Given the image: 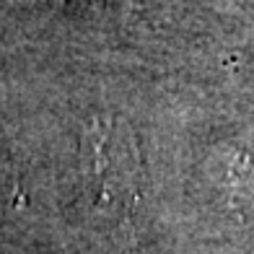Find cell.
I'll use <instances>...</instances> for the list:
<instances>
[{
  "label": "cell",
  "instance_id": "7a4b0ae2",
  "mask_svg": "<svg viewBox=\"0 0 254 254\" xmlns=\"http://www.w3.org/2000/svg\"><path fill=\"white\" fill-rule=\"evenodd\" d=\"M18 197V177L13 169V161L0 145V205H13Z\"/></svg>",
  "mask_w": 254,
  "mask_h": 254
},
{
  "label": "cell",
  "instance_id": "6da1fadb",
  "mask_svg": "<svg viewBox=\"0 0 254 254\" xmlns=\"http://www.w3.org/2000/svg\"><path fill=\"white\" fill-rule=\"evenodd\" d=\"M80 174L96 210L127 215L143 194L135 135L117 117H94L80 135Z\"/></svg>",
  "mask_w": 254,
  "mask_h": 254
}]
</instances>
